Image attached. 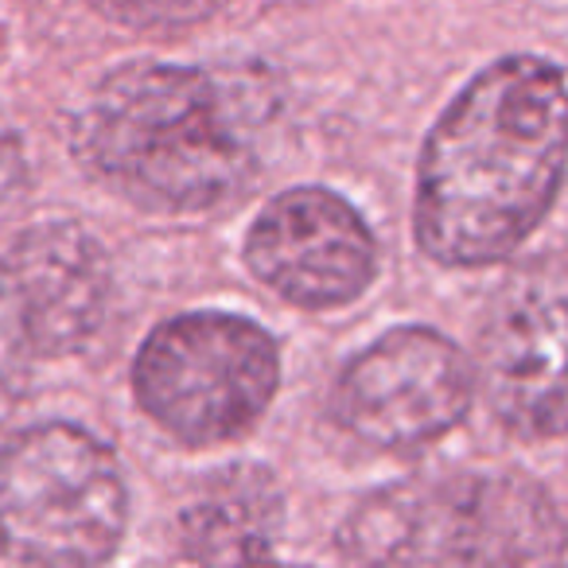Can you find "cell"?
Masks as SVG:
<instances>
[{"instance_id": "4", "label": "cell", "mask_w": 568, "mask_h": 568, "mask_svg": "<svg viewBox=\"0 0 568 568\" xmlns=\"http://www.w3.org/2000/svg\"><path fill=\"white\" fill-rule=\"evenodd\" d=\"M125 529V479L105 444L74 425L17 436L0 456V537L32 565H98Z\"/></svg>"}, {"instance_id": "13", "label": "cell", "mask_w": 568, "mask_h": 568, "mask_svg": "<svg viewBox=\"0 0 568 568\" xmlns=\"http://www.w3.org/2000/svg\"><path fill=\"white\" fill-rule=\"evenodd\" d=\"M20 187H24V149H20L17 133L0 121V211L17 199Z\"/></svg>"}, {"instance_id": "5", "label": "cell", "mask_w": 568, "mask_h": 568, "mask_svg": "<svg viewBox=\"0 0 568 568\" xmlns=\"http://www.w3.org/2000/svg\"><path fill=\"white\" fill-rule=\"evenodd\" d=\"M276 347L237 316H180L156 327L136 358L141 405L191 444L237 436L276 389Z\"/></svg>"}, {"instance_id": "9", "label": "cell", "mask_w": 568, "mask_h": 568, "mask_svg": "<svg viewBox=\"0 0 568 568\" xmlns=\"http://www.w3.org/2000/svg\"><path fill=\"white\" fill-rule=\"evenodd\" d=\"M0 268L40 355H67L98 332L110 304V261L87 230L43 222L17 237Z\"/></svg>"}, {"instance_id": "6", "label": "cell", "mask_w": 568, "mask_h": 568, "mask_svg": "<svg viewBox=\"0 0 568 568\" xmlns=\"http://www.w3.org/2000/svg\"><path fill=\"white\" fill-rule=\"evenodd\" d=\"M479 382L518 436L568 433V257H541L503 281L483 320Z\"/></svg>"}, {"instance_id": "2", "label": "cell", "mask_w": 568, "mask_h": 568, "mask_svg": "<svg viewBox=\"0 0 568 568\" xmlns=\"http://www.w3.org/2000/svg\"><path fill=\"white\" fill-rule=\"evenodd\" d=\"M265 105L245 82L195 67H125L74 121L82 164L156 211H203L257 168Z\"/></svg>"}, {"instance_id": "3", "label": "cell", "mask_w": 568, "mask_h": 568, "mask_svg": "<svg viewBox=\"0 0 568 568\" xmlns=\"http://www.w3.org/2000/svg\"><path fill=\"white\" fill-rule=\"evenodd\" d=\"M371 565H537L565 552V521L518 475H444L378 490L343 526Z\"/></svg>"}, {"instance_id": "1", "label": "cell", "mask_w": 568, "mask_h": 568, "mask_svg": "<svg viewBox=\"0 0 568 568\" xmlns=\"http://www.w3.org/2000/svg\"><path fill=\"white\" fill-rule=\"evenodd\" d=\"M568 164V82L534 55L498 59L425 144L417 237L444 265L510 257L552 206Z\"/></svg>"}, {"instance_id": "10", "label": "cell", "mask_w": 568, "mask_h": 568, "mask_svg": "<svg viewBox=\"0 0 568 568\" xmlns=\"http://www.w3.org/2000/svg\"><path fill=\"white\" fill-rule=\"evenodd\" d=\"M281 537V490L250 464L219 467L180 510V541L191 560L250 565L268 560Z\"/></svg>"}, {"instance_id": "12", "label": "cell", "mask_w": 568, "mask_h": 568, "mask_svg": "<svg viewBox=\"0 0 568 568\" xmlns=\"http://www.w3.org/2000/svg\"><path fill=\"white\" fill-rule=\"evenodd\" d=\"M214 4H222V0H102V9L110 12V17L125 20V24H141V28L191 24V20L206 17Z\"/></svg>"}, {"instance_id": "8", "label": "cell", "mask_w": 568, "mask_h": 568, "mask_svg": "<svg viewBox=\"0 0 568 568\" xmlns=\"http://www.w3.org/2000/svg\"><path fill=\"white\" fill-rule=\"evenodd\" d=\"M245 261L284 301L335 308L371 284L374 242L351 203L324 187H296L253 222Z\"/></svg>"}, {"instance_id": "7", "label": "cell", "mask_w": 568, "mask_h": 568, "mask_svg": "<svg viewBox=\"0 0 568 568\" xmlns=\"http://www.w3.org/2000/svg\"><path fill=\"white\" fill-rule=\"evenodd\" d=\"M471 366L444 335L397 327L366 347L335 389V413L355 436L382 448H417L464 420Z\"/></svg>"}, {"instance_id": "11", "label": "cell", "mask_w": 568, "mask_h": 568, "mask_svg": "<svg viewBox=\"0 0 568 568\" xmlns=\"http://www.w3.org/2000/svg\"><path fill=\"white\" fill-rule=\"evenodd\" d=\"M32 335L20 316V304L12 296L9 281H4V268H0V413L9 409L20 397L28 382V366H32Z\"/></svg>"}]
</instances>
